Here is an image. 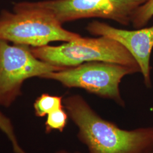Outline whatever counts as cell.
Instances as JSON below:
<instances>
[{
	"mask_svg": "<svg viewBox=\"0 0 153 153\" xmlns=\"http://www.w3.org/2000/svg\"><path fill=\"white\" fill-rule=\"evenodd\" d=\"M148 0H47L23 2L14 6L44 10L62 25L77 19L100 18L116 21L124 26L131 23L137 8Z\"/></svg>",
	"mask_w": 153,
	"mask_h": 153,
	"instance_id": "5b68a950",
	"label": "cell"
},
{
	"mask_svg": "<svg viewBox=\"0 0 153 153\" xmlns=\"http://www.w3.org/2000/svg\"><path fill=\"white\" fill-rule=\"evenodd\" d=\"M0 131L5 135L9 141L14 153H28L21 145L11 120L1 111Z\"/></svg>",
	"mask_w": 153,
	"mask_h": 153,
	"instance_id": "9c48e42d",
	"label": "cell"
},
{
	"mask_svg": "<svg viewBox=\"0 0 153 153\" xmlns=\"http://www.w3.org/2000/svg\"><path fill=\"white\" fill-rule=\"evenodd\" d=\"M81 38L62 27L54 16L42 9L14 6L13 13L3 11L0 14V40L14 44L38 47Z\"/></svg>",
	"mask_w": 153,
	"mask_h": 153,
	"instance_id": "3957f363",
	"label": "cell"
},
{
	"mask_svg": "<svg viewBox=\"0 0 153 153\" xmlns=\"http://www.w3.org/2000/svg\"><path fill=\"white\" fill-rule=\"evenodd\" d=\"M69 116L65 108L57 109L47 116L45 131L50 133L53 131L62 132L67 126Z\"/></svg>",
	"mask_w": 153,
	"mask_h": 153,
	"instance_id": "30bf717a",
	"label": "cell"
},
{
	"mask_svg": "<svg viewBox=\"0 0 153 153\" xmlns=\"http://www.w3.org/2000/svg\"><path fill=\"white\" fill-rule=\"evenodd\" d=\"M69 118L78 129L77 137L88 153H152L153 126L121 129L99 115L80 95L63 99Z\"/></svg>",
	"mask_w": 153,
	"mask_h": 153,
	"instance_id": "6da1fadb",
	"label": "cell"
},
{
	"mask_svg": "<svg viewBox=\"0 0 153 153\" xmlns=\"http://www.w3.org/2000/svg\"><path fill=\"white\" fill-rule=\"evenodd\" d=\"M152 153H153V152H152Z\"/></svg>",
	"mask_w": 153,
	"mask_h": 153,
	"instance_id": "4fadbf2b",
	"label": "cell"
},
{
	"mask_svg": "<svg viewBox=\"0 0 153 153\" xmlns=\"http://www.w3.org/2000/svg\"><path fill=\"white\" fill-rule=\"evenodd\" d=\"M30 49L39 60L62 69L85 62L103 61L140 70L137 61L121 44L106 36H100L97 38L81 37L58 46L30 47Z\"/></svg>",
	"mask_w": 153,
	"mask_h": 153,
	"instance_id": "7a4b0ae2",
	"label": "cell"
},
{
	"mask_svg": "<svg viewBox=\"0 0 153 153\" xmlns=\"http://www.w3.org/2000/svg\"><path fill=\"white\" fill-rule=\"evenodd\" d=\"M153 17V0H148L134 12L131 23L135 28H141L148 25Z\"/></svg>",
	"mask_w": 153,
	"mask_h": 153,
	"instance_id": "8fae6325",
	"label": "cell"
},
{
	"mask_svg": "<svg viewBox=\"0 0 153 153\" xmlns=\"http://www.w3.org/2000/svg\"><path fill=\"white\" fill-rule=\"evenodd\" d=\"M138 72H140V69L129 66L93 61L51 71L40 78L60 82L66 88H82L124 107L125 102L119 88L121 79L126 75Z\"/></svg>",
	"mask_w": 153,
	"mask_h": 153,
	"instance_id": "277c9868",
	"label": "cell"
},
{
	"mask_svg": "<svg viewBox=\"0 0 153 153\" xmlns=\"http://www.w3.org/2000/svg\"><path fill=\"white\" fill-rule=\"evenodd\" d=\"M63 99L61 96L42 94L36 99L33 103L35 115L38 117H44L55 111L64 108Z\"/></svg>",
	"mask_w": 153,
	"mask_h": 153,
	"instance_id": "ba28073f",
	"label": "cell"
},
{
	"mask_svg": "<svg viewBox=\"0 0 153 153\" xmlns=\"http://www.w3.org/2000/svg\"><path fill=\"white\" fill-rule=\"evenodd\" d=\"M61 69L39 60L28 45L0 40V105L10 107L21 95L28 78Z\"/></svg>",
	"mask_w": 153,
	"mask_h": 153,
	"instance_id": "8992f818",
	"label": "cell"
},
{
	"mask_svg": "<svg viewBox=\"0 0 153 153\" xmlns=\"http://www.w3.org/2000/svg\"><path fill=\"white\" fill-rule=\"evenodd\" d=\"M86 29L93 35L106 36L121 44L137 61L145 85L151 87L150 57L153 48V26L126 30L112 27L103 22L93 21L88 24Z\"/></svg>",
	"mask_w": 153,
	"mask_h": 153,
	"instance_id": "52a82bcc",
	"label": "cell"
},
{
	"mask_svg": "<svg viewBox=\"0 0 153 153\" xmlns=\"http://www.w3.org/2000/svg\"><path fill=\"white\" fill-rule=\"evenodd\" d=\"M55 153H81L78 152H69L68 150H59L57 152H56Z\"/></svg>",
	"mask_w": 153,
	"mask_h": 153,
	"instance_id": "7c38bea8",
	"label": "cell"
}]
</instances>
